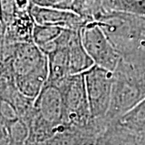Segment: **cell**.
<instances>
[{"mask_svg": "<svg viewBox=\"0 0 145 145\" xmlns=\"http://www.w3.org/2000/svg\"><path fill=\"white\" fill-rule=\"evenodd\" d=\"M96 23L122 59L145 61V17L111 11L100 16Z\"/></svg>", "mask_w": 145, "mask_h": 145, "instance_id": "obj_1", "label": "cell"}, {"mask_svg": "<svg viewBox=\"0 0 145 145\" xmlns=\"http://www.w3.org/2000/svg\"><path fill=\"white\" fill-rule=\"evenodd\" d=\"M113 74L111 102L105 117L107 126L119 120L145 99V61L121 58Z\"/></svg>", "mask_w": 145, "mask_h": 145, "instance_id": "obj_2", "label": "cell"}, {"mask_svg": "<svg viewBox=\"0 0 145 145\" xmlns=\"http://www.w3.org/2000/svg\"><path fill=\"white\" fill-rule=\"evenodd\" d=\"M64 126V103L56 85L48 83L34 103V115L29 124V139L43 142L51 138Z\"/></svg>", "mask_w": 145, "mask_h": 145, "instance_id": "obj_3", "label": "cell"}, {"mask_svg": "<svg viewBox=\"0 0 145 145\" xmlns=\"http://www.w3.org/2000/svg\"><path fill=\"white\" fill-rule=\"evenodd\" d=\"M54 85L62 94L64 125L85 128L92 124L94 119L90 113L84 73L69 75Z\"/></svg>", "mask_w": 145, "mask_h": 145, "instance_id": "obj_4", "label": "cell"}, {"mask_svg": "<svg viewBox=\"0 0 145 145\" xmlns=\"http://www.w3.org/2000/svg\"><path fill=\"white\" fill-rule=\"evenodd\" d=\"M84 77L92 118L105 119L111 102L114 74L94 65L84 72Z\"/></svg>", "mask_w": 145, "mask_h": 145, "instance_id": "obj_5", "label": "cell"}, {"mask_svg": "<svg viewBox=\"0 0 145 145\" xmlns=\"http://www.w3.org/2000/svg\"><path fill=\"white\" fill-rule=\"evenodd\" d=\"M81 36L94 65L114 72L121 57L99 24L96 22L87 24L81 29Z\"/></svg>", "mask_w": 145, "mask_h": 145, "instance_id": "obj_6", "label": "cell"}, {"mask_svg": "<svg viewBox=\"0 0 145 145\" xmlns=\"http://www.w3.org/2000/svg\"><path fill=\"white\" fill-rule=\"evenodd\" d=\"M1 61L10 62L15 80L48 70V57L34 42L16 44L12 57Z\"/></svg>", "mask_w": 145, "mask_h": 145, "instance_id": "obj_7", "label": "cell"}, {"mask_svg": "<svg viewBox=\"0 0 145 145\" xmlns=\"http://www.w3.org/2000/svg\"><path fill=\"white\" fill-rule=\"evenodd\" d=\"M29 11L35 23L40 25H48L80 31L89 24L82 17L69 10L42 7L31 3Z\"/></svg>", "mask_w": 145, "mask_h": 145, "instance_id": "obj_8", "label": "cell"}, {"mask_svg": "<svg viewBox=\"0 0 145 145\" xmlns=\"http://www.w3.org/2000/svg\"><path fill=\"white\" fill-rule=\"evenodd\" d=\"M71 31L70 29H64L62 33L57 39L58 48L47 56L48 65V83L55 84L70 75L68 41Z\"/></svg>", "mask_w": 145, "mask_h": 145, "instance_id": "obj_9", "label": "cell"}, {"mask_svg": "<svg viewBox=\"0 0 145 145\" xmlns=\"http://www.w3.org/2000/svg\"><path fill=\"white\" fill-rule=\"evenodd\" d=\"M35 21L29 10H18L16 16L6 28L1 27V43L7 42L13 44L33 42L32 36Z\"/></svg>", "mask_w": 145, "mask_h": 145, "instance_id": "obj_10", "label": "cell"}, {"mask_svg": "<svg viewBox=\"0 0 145 145\" xmlns=\"http://www.w3.org/2000/svg\"><path fill=\"white\" fill-rule=\"evenodd\" d=\"M70 75L81 74L88 71L94 65V62L83 46L81 30H72L68 41Z\"/></svg>", "mask_w": 145, "mask_h": 145, "instance_id": "obj_11", "label": "cell"}, {"mask_svg": "<svg viewBox=\"0 0 145 145\" xmlns=\"http://www.w3.org/2000/svg\"><path fill=\"white\" fill-rule=\"evenodd\" d=\"M98 140L103 145H145V133L131 131L114 122Z\"/></svg>", "mask_w": 145, "mask_h": 145, "instance_id": "obj_12", "label": "cell"}, {"mask_svg": "<svg viewBox=\"0 0 145 145\" xmlns=\"http://www.w3.org/2000/svg\"><path fill=\"white\" fill-rule=\"evenodd\" d=\"M116 122L131 131L145 133V99Z\"/></svg>", "mask_w": 145, "mask_h": 145, "instance_id": "obj_13", "label": "cell"}, {"mask_svg": "<svg viewBox=\"0 0 145 145\" xmlns=\"http://www.w3.org/2000/svg\"><path fill=\"white\" fill-rule=\"evenodd\" d=\"M63 31L64 28L60 27L40 25L36 24L32 36L33 42L38 47L41 46L47 43L57 40Z\"/></svg>", "mask_w": 145, "mask_h": 145, "instance_id": "obj_14", "label": "cell"}, {"mask_svg": "<svg viewBox=\"0 0 145 145\" xmlns=\"http://www.w3.org/2000/svg\"><path fill=\"white\" fill-rule=\"evenodd\" d=\"M32 3L42 7L69 10L75 13L78 0H31Z\"/></svg>", "mask_w": 145, "mask_h": 145, "instance_id": "obj_15", "label": "cell"}, {"mask_svg": "<svg viewBox=\"0 0 145 145\" xmlns=\"http://www.w3.org/2000/svg\"><path fill=\"white\" fill-rule=\"evenodd\" d=\"M18 10L15 0H1V22L8 25L15 18Z\"/></svg>", "mask_w": 145, "mask_h": 145, "instance_id": "obj_16", "label": "cell"}, {"mask_svg": "<svg viewBox=\"0 0 145 145\" xmlns=\"http://www.w3.org/2000/svg\"><path fill=\"white\" fill-rule=\"evenodd\" d=\"M0 124L9 125L11 123L19 119V116L14 108L10 103L5 101H1V110H0Z\"/></svg>", "mask_w": 145, "mask_h": 145, "instance_id": "obj_17", "label": "cell"}, {"mask_svg": "<svg viewBox=\"0 0 145 145\" xmlns=\"http://www.w3.org/2000/svg\"><path fill=\"white\" fill-rule=\"evenodd\" d=\"M94 145H103V144H101V143L99 142V140H98V141L96 142V144H94Z\"/></svg>", "mask_w": 145, "mask_h": 145, "instance_id": "obj_18", "label": "cell"}]
</instances>
